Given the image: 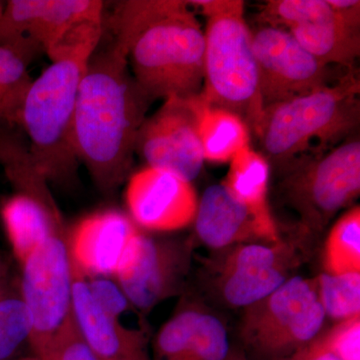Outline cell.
Returning <instances> with one entry per match:
<instances>
[{
  "mask_svg": "<svg viewBox=\"0 0 360 360\" xmlns=\"http://www.w3.org/2000/svg\"><path fill=\"white\" fill-rule=\"evenodd\" d=\"M153 103L134 79L127 54L113 42L97 46L78 87L73 144L104 195L129 179L137 135Z\"/></svg>",
  "mask_w": 360,
  "mask_h": 360,
  "instance_id": "1",
  "label": "cell"
},
{
  "mask_svg": "<svg viewBox=\"0 0 360 360\" xmlns=\"http://www.w3.org/2000/svg\"><path fill=\"white\" fill-rule=\"evenodd\" d=\"M113 44L127 54L130 70L146 96H198L205 78V35L188 0L116 2Z\"/></svg>",
  "mask_w": 360,
  "mask_h": 360,
  "instance_id": "2",
  "label": "cell"
},
{
  "mask_svg": "<svg viewBox=\"0 0 360 360\" xmlns=\"http://www.w3.org/2000/svg\"><path fill=\"white\" fill-rule=\"evenodd\" d=\"M359 123L360 75L352 68L321 89L264 108L255 136L272 169L335 148Z\"/></svg>",
  "mask_w": 360,
  "mask_h": 360,
  "instance_id": "3",
  "label": "cell"
},
{
  "mask_svg": "<svg viewBox=\"0 0 360 360\" xmlns=\"http://www.w3.org/2000/svg\"><path fill=\"white\" fill-rule=\"evenodd\" d=\"M92 53L80 51L51 61L26 94L18 127L49 184L66 186L77 176L79 161L73 144V117L78 87Z\"/></svg>",
  "mask_w": 360,
  "mask_h": 360,
  "instance_id": "4",
  "label": "cell"
},
{
  "mask_svg": "<svg viewBox=\"0 0 360 360\" xmlns=\"http://www.w3.org/2000/svg\"><path fill=\"white\" fill-rule=\"evenodd\" d=\"M271 174H276L274 198L295 212L298 231L317 233L359 196V135L324 153L293 158Z\"/></svg>",
  "mask_w": 360,
  "mask_h": 360,
  "instance_id": "5",
  "label": "cell"
},
{
  "mask_svg": "<svg viewBox=\"0 0 360 360\" xmlns=\"http://www.w3.org/2000/svg\"><path fill=\"white\" fill-rule=\"evenodd\" d=\"M205 78L201 99L240 117L255 135L264 101L245 9L206 18Z\"/></svg>",
  "mask_w": 360,
  "mask_h": 360,
  "instance_id": "6",
  "label": "cell"
},
{
  "mask_svg": "<svg viewBox=\"0 0 360 360\" xmlns=\"http://www.w3.org/2000/svg\"><path fill=\"white\" fill-rule=\"evenodd\" d=\"M324 319L315 281L291 277L248 307L241 338L253 359L284 360L321 335Z\"/></svg>",
  "mask_w": 360,
  "mask_h": 360,
  "instance_id": "7",
  "label": "cell"
},
{
  "mask_svg": "<svg viewBox=\"0 0 360 360\" xmlns=\"http://www.w3.org/2000/svg\"><path fill=\"white\" fill-rule=\"evenodd\" d=\"M20 264V295L32 317L30 345L39 357L71 314L72 262L65 229L52 234Z\"/></svg>",
  "mask_w": 360,
  "mask_h": 360,
  "instance_id": "8",
  "label": "cell"
},
{
  "mask_svg": "<svg viewBox=\"0 0 360 360\" xmlns=\"http://www.w3.org/2000/svg\"><path fill=\"white\" fill-rule=\"evenodd\" d=\"M99 0H11L0 18V45L34 58L47 54L78 28L103 21Z\"/></svg>",
  "mask_w": 360,
  "mask_h": 360,
  "instance_id": "9",
  "label": "cell"
},
{
  "mask_svg": "<svg viewBox=\"0 0 360 360\" xmlns=\"http://www.w3.org/2000/svg\"><path fill=\"white\" fill-rule=\"evenodd\" d=\"M200 94L188 98L165 99L155 115L142 123L135 155L148 167L160 168L191 182L205 165L198 136Z\"/></svg>",
  "mask_w": 360,
  "mask_h": 360,
  "instance_id": "10",
  "label": "cell"
},
{
  "mask_svg": "<svg viewBox=\"0 0 360 360\" xmlns=\"http://www.w3.org/2000/svg\"><path fill=\"white\" fill-rule=\"evenodd\" d=\"M251 40L264 108L309 94L338 77L281 28L259 26L251 30Z\"/></svg>",
  "mask_w": 360,
  "mask_h": 360,
  "instance_id": "11",
  "label": "cell"
},
{
  "mask_svg": "<svg viewBox=\"0 0 360 360\" xmlns=\"http://www.w3.org/2000/svg\"><path fill=\"white\" fill-rule=\"evenodd\" d=\"M188 262V245L141 233L129 262L115 278L130 304L146 312L179 292Z\"/></svg>",
  "mask_w": 360,
  "mask_h": 360,
  "instance_id": "12",
  "label": "cell"
},
{
  "mask_svg": "<svg viewBox=\"0 0 360 360\" xmlns=\"http://www.w3.org/2000/svg\"><path fill=\"white\" fill-rule=\"evenodd\" d=\"M125 200L135 224L153 231H174L194 222L198 196L191 182L146 167L129 177Z\"/></svg>",
  "mask_w": 360,
  "mask_h": 360,
  "instance_id": "13",
  "label": "cell"
},
{
  "mask_svg": "<svg viewBox=\"0 0 360 360\" xmlns=\"http://www.w3.org/2000/svg\"><path fill=\"white\" fill-rule=\"evenodd\" d=\"M141 233L131 219L117 210L90 214L68 236L71 262L86 278L116 277L129 262Z\"/></svg>",
  "mask_w": 360,
  "mask_h": 360,
  "instance_id": "14",
  "label": "cell"
},
{
  "mask_svg": "<svg viewBox=\"0 0 360 360\" xmlns=\"http://www.w3.org/2000/svg\"><path fill=\"white\" fill-rule=\"evenodd\" d=\"M71 316L98 360H149L143 338L104 312L90 295L86 278L72 264Z\"/></svg>",
  "mask_w": 360,
  "mask_h": 360,
  "instance_id": "15",
  "label": "cell"
},
{
  "mask_svg": "<svg viewBox=\"0 0 360 360\" xmlns=\"http://www.w3.org/2000/svg\"><path fill=\"white\" fill-rule=\"evenodd\" d=\"M194 224L198 238L217 250L253 241L281 243L222 184L206 188L198 200Z\"/></svg>",
  "mask_w": 360,
  "mask_h": 360,
  "instance_id": "16",
  "label": "cell"
},
{
  "mask_svg": "<svg viewBox=\"0 0 360 360\" xmlns=\"http://www.w3.org/2000/svg\"><path fill=\"white\" fill-rule=\"evenodd\" d=\"M158 360H225L231 352L226 328L217 317L198 309H184L158 331Z\"/></svg>",
  "mask_w": 360,
  "mask_h": 360,
  "instance_id": "17",
  "label": "cell"
},
{
  "mask_svg": "<svg viewBox=\"0 0 360 360\" xmlns=\"http://www.w3.org/2000/svg\"><path fill=\"white\" fill-rule=\"evenodd\" d=\"M316 4L309 18L286 32L323 65L355 68L360 56V30L341 20L328 0H317Z\"/></svg>",
  "mask_w": 360,
  "mask_h": 360,
  "instance_id": "18",
  "label": "cell"
},
{
  "mask_svg": "<svg viewBox=\"0 0 360 360\" xmlns=\"http://www.w3.org/2000/svg\"><path fill=\"white\" fill-rule=\"evenodd\" d=\"M0 217L20 264L44 245L52 234L65 229L59 210H51L34 198L21 193H15L4 201Z\"/></svg>",
  "mask_w": 360,
  "mask_h": 360,
  "instance_id": "19",
  "label": "cell"
},
{
  "mask_svg": "<svg viewBox=\"0 0 360 360\" xmlns=\"http://www.w3.org/2000/svg\"><path fill=\"white\" fill-rule=\"evenodd\" d=\"M229 163L226 177L221 184L250 210L267 231L279 238L278 227L269 205L271 167L269 161L259 151L248 146L240 149Z\"/></svg>",
  "mask_w": 360,
  "mask_h": 360,
  "instance_id": "20",
  "label": "cell"
},
{
  "mask_svg": "<svg viewBox=\"0 0 360 360\" xmlns=\"http://www.w3.org/2000/svg\"><path fill=\"white\" fill-rule=\"evenodd\" d=\"M198 136L205 160L229 162L240 149L250 146V130L238 115L208 105L200 96Z\"/></svg>",
  "mask_w": 360,
  "mask_h": 360,
  "instance_id": "21",
  "label": "cell"
},
{
  "mask_svg": "<svg viewBox=\"0 0 360 360\" xmlns=\"http://www.w3.org/2000/svg\"><path fill=\"white\" fill-rule=\"evenodd\" d=\"M32 59L20 49L0 45V124H20L21 110L33 82L28 70Z\"/></svg>",
  "mask_w": 360,
  "mask_h": 360,
  "instance_id": "22",
  "label": "cell"
},
{
  "mask_svg": "<svg viewBox=\"0 0 360 360\" xmlns=\"http://www.w3.org/2000/svg\"><path fill=\"white\" fill-rule=\"evenodd\" d=\"M324 272L360 274V206L345 212L329 231L324 245Z\"/></svg>",
  "mask_w": 360,
  "mask_h": 360,
  "instance_id": "23",
  "label": "cell"
},
{
  "mask_svg": "<svg viewBox=\"0 0 360 360\" xmlns=\"http://www.w3.org/2000/svg\"><path fill=\"white\" fill-rule=\"evenodd\" d=\"M288 279L285 265L231 270L222 272L220 288L225 302L234 307H248L271 295Z\"/></svg>",
  "mask_w": 360,
  "mask_h": 360,
  "instance_id": "24",
  "label": "cell"
},
{
  "mask_svg": "<svg viewBox=\"0 0 360 360\" xmlns=\"http://www.w3.org/2000/svg\"><path fill=\"white\" fill-rule=\"evenodd\" d=\"M315 281L326 316L343 321L360 315V274H321Z\"/></svg>",
  "mask_w": 360,
  "mask_h": 360,
  "instance_id": "25",
  "label": "cell"
},
{
  "mask_svg": "<svg viewBox=\"0 0 360 360\" xmlns=\"http://www.w3.org/2000/svg\"><path fill=\"white\" fill-rule=\"evenodd\" d=\"M32 317L20 292L0 295V360L13 359L32 335Z\"/></svg>",
  "mask_w": 360,
  "mask_h": 360,
  "instance_id": "26",
  "label": "cell"
},
{
  "mask_svg": "<svg viewBox=\"0 0 360 360\" xmlns=\"http://www.w3.org/2000/svg\"><path fill=\"white\" fill-rule=\"evenodd\" d=\"M39 360H98L78 333L72 316L68 317L53 340L37 357Z\"/></svg>",
  "mask_w": 360,
  "mask_h": 360,
  "instance_id": "27",
  "label": "cell"
},
{
  "mask_svg": "<svg viewBox=\"0 0 360 360\" xmlns=\"http://www.w3.org/2000/svg\"><path fill=\"white\" fill-rule=\"evenodd\" d=\"M322 347L340 360H360V315L317 336Z\"/></svg>",
  "mask_w": 360,
  "mask_h": 360,
  "instance_id": "28",
  "label": "cell"
},
{
  "mask_svg": "<svg viewBox=\"0 0 360 360\" xmlns=\"http://www.w3.org/2000/svg\"><path fill=\"white\" fill-rule=\"evenodd\" d=\"M86 283L94 302L110 316L120 319V315L129 309L131 304L117 283L106 277H90Z\"/></svg>",
  "mask_w": 360,
  "mask_h": 360,
  "instance_id": "29",
  "label": "cell"
},
{
  "mask_svg": "<svg viewBox=\"0 0 360 360\" xmlns=\"http://www.w3.org/2000/svg\"><path fill=\"white\" fill-rule=\"evenodd\" d=\"M188 2L194 11L202 13L206 18L245 9L243 0H188Z\"/></svg>",
  "mask_w": 360,
  "mask_h": 360,
  "instance_id": "30",
  "label": "cell"
},
{
  "mask_svg": "<svg viewBox=\"0 0 360 360\" xmlns=\"http://www.w3.org/2000/svg\"><path fill=\"white\" fill-rule=\"evenodd\" d=\"M338 16L355 30H360V1L359 0H328Z\"/></svg>",
  "mask_w": 360,
  "mask_h": 360,
  "instance_id": "31",
  "label": "cell"
},
{
  "mask_svg": "<svg viewBox=\"0 0 360 360\" xmlns=\"http://www.w3.org/2000/svg\"><path fill=\"white\" fill-rule=\"evenodd\" d=\"M284 360H340L333 354L328 352L319 340L315 338L314 341L303 347L300 352L291 355L290 357Z\"/></svg>",
  "mask_w": 360,
  "mask_h": 360,
  "instance_id": "32",
  "label": "cell"
},
{
  "mask_svg": "<svg viewBox=\"0 0 360 360\" xmlns=\"http://www.w3.org/2000/svg\"><path fill=\"white\" fill-rule=\"evenodd\" d=\"M8 277H7V269L2 260L0 259V295L8 290Z\"/></svg>",
  "mask_w": 360,
  "mask_h": 360,
  "instance_id": "33",
  "label": "cell"
},
{
  "mask_svg": "<svg viewBox=\"0 0 360 360\" xmlns=\"http://www.w3.org/2000/svg\"><path fill=\"white\" fill-rule=\"evenodd\" d=\"M225 360H248L245 355L236 354V352H229V356Z\"/></svg>",
  "mask_w": 360,
  "mask_h": 360,
  "instance_id": "34",
  "label": "cell"
},
{
  "mask_svg": "<svg viewBox=\"0 0 360 360\" xmlns=\"http://www.w3.org/2000/svg\"><path fill=\"white\" fill-rule=\"evenodd\" d=\"M14 360H39V359H37V356H34V355H32V356L21 357V359H14Z\"/></svg>",
  "mask_w": 360,
  "mask_h": 360,
  "instance_id": "35",
  "label": "cell"
},
{
  "mask_svg": "<svg viewBox=\"0 0 360 360\" xmlns=\"http://www.w3.org/2000/svg\"><path fill=\"white\" fill-rule=\"evenodd\" d=\"M4 8V2L0 1V18H1L2 11Z\"/></svg>",
  "mask_w": 360,
  "mask_h": 360,
  "instance_id": "36",
  "label": "cell"
}]
</instances>
